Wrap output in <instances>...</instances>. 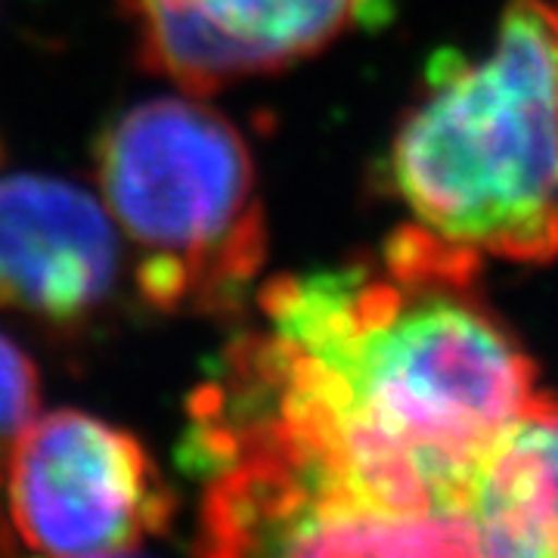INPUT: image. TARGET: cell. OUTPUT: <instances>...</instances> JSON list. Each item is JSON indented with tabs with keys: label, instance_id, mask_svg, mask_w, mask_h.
Here are the masks:
<instances>
[{
	"label": "cell",
	"instance_id": "6da1fadb",
	"mask_svg": "<svg viewBox=\"0 0 558 558\" xmlns=\"http://www.w3.org/2000/svg\"><path fill=\"white\" fill-rule=\"evenodd\" d=\"M478 270L410 223L376 258L270 279L264 326L230 341L208 379L339 502L465 519L481 457L537 395Z\"/></svg>",
	"mask_w": 558,
	"mask_h": 558
},
{
	"label": "cell",
	"instance_id": "7a4b0ae2",
	"mask_svg": "<svg viewBox=\"0 0 558 558\" xmlns=\"http://www.w3.org/2000/svg\"><path fill=\"white\" fill-rule=\"evenodd\" d=\"M388 180L416 227L475 258H558V0H512L490 50L432 60Z\"/></svg>",
	"mask_w": 558,
	"mask_h": 558
},
{
	"label": "cell",
	"instance_id": "3957f363",
	"mask_svg": "<svg viewBox=\"0 0 558 558\" xmlns=\"http://www.w3.org/2000/svg\"><path fill=\"white\" fill-rule=\"evenodd\" d=\"M94 159L140 299L161 314L240 311L267 258L258 174L240 131L205 102L159 97L121 112Z\"/></svg>",
	"mask_w": 558,
	"mask_h": 558
},
{
	"label": "cell",
	"instance_id": "277c9868",
	"mask_svg": "<svg viewBox=\"0 0 558 558\" xmlns=\"http://www.w3.org/2000/svg\"><path fill=\"white\" fill-rule=\"evenodd\" d=\"M10 515L50 556H128L161 537L174 490L131 432L78 410L35 418L7 465Z\"/></svg>",
	"mask_w": 558,
	"mask_h": 558
},
{
	"label": "cell",
	"instance_id": "5b68a950",
	"mask_svg": "<svg viewBox=\"0 0 558 558\" xmlns=\"http://www.w3.org/2000/svg\"><path fill=\"white\" fill-rule=\"evenodd\" d=\"M143 69L193 97L307 60L354 28L379 25L388 0H116Z\"/></svg>",
	"mask_w": 558,
	"mask_h": 558
},
{
	"label": "cell",
	"instance_id": "8992f818",
	"mask_svg": "<svg viewBox=\"0 0 558 558\" xmlns=\"http://www.w3.org/2000/svg\"><path fill=\"white\" fill-rule=\"evenodd\" d=\"M119 227L81 186L44 174L0 180V311L75 329L112 299Z\"/></svg>",
	"mask_w": 558,
	"mask_h": 558
},
{
	"label": "cell",
	"instance_id": "52a82bcc",
	"mask_svg": "<svg viewBox=\"0 0 558 558\" xmlns=\"http://www.w3.org/2000/svg\"><path fill=\"white\" fill-rule=\"evenodd\" d=\"M481 556H558V400H534L481 457L465 490Z\"/></svg>",
	"mask_w": 558,
	"mask_h": 558
},
{
	"label": "cell",
	"instance_id": "ba28073f",
	"mask_svg": "<svg viewBox=\"0 0 558 558\" xmlns=\"http://www.w3.org/2000/svg\"><path fill=\"white\" fill-rule=\"evenodd\" d=\"M40 403V376L20 344L0 336V481L22 432L35 422Z\"/></svg>",
	"mask_w": 558,
	"mask_h": 558
},
{
	"label": "cell",
	"instance_id": "9c48e42d",
	"mask_svg": "<svg viewBox=\"0 0 558 558\" xmlns=\"http://www.w3.org/2000/svg\"><path fill=\"white\" fill-rule=\"evenodd\" d=\"M10 549H13V537H10L7 524H3V519H0V556H3V553H10Z\"/></svg>",
	"mask_w": 558,
	"mask_h": 558
}]
</instances>
